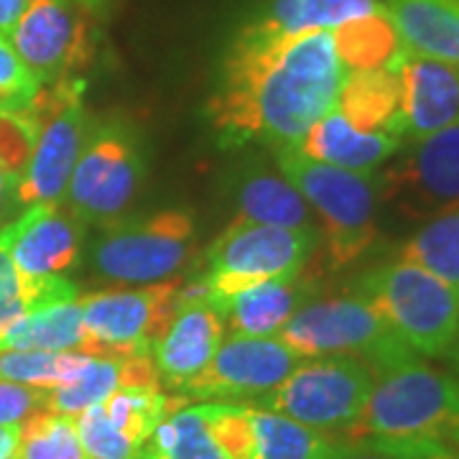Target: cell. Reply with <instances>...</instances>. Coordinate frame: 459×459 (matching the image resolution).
Listing matches in <instances>:
<instances>
[{"mask_svg": "<svg viewBox=\"0 0 459 459\" xmlns=\"http://www.w3.org/2000/svg\"><path fill=\"white\" fill-rule=\"evenodd\" d=\"M314 276L309 271L294 279L263 281L247 286L238 294L214 299L212 304L220 309L225 325L232 334H250V337H271L294 316L312 294Z\"/></svg>", "mask_w": 459, "mask_h": 459, "instance_id": "18", "label": "cell"}, {"mask_svg": "<svg viewBox=\"0 0 459 459\" xmlns=\"http://www.w3.org/2000/svg\"><path fill=\"white\" fill-rule=\"evenodd\" d=\"M74 421L87 459H133L138 455V446L115 427L102 403L84 409Z\"/></svg>", "mask_w": 459, "mask_h": 459, "instance_id": "36", "label": "cell"}, {"mask_svg": "<svg viewBox=\"0 0 459 459\" xmlns=\"http://www.w3.org/2000/svg\"><path fill=\"white\" fill-rule=\"evenodd\" d=\"M238 204L243 220L291 230H316L307 199L291 181L273 174H253L240 184Z\"/></svg>", "mask_w": 459, "mask_h": 459, "instance_id": "25", "label": "cell"}, {"mask_svg": "<svg viewBox=\"0 0 459 459\" xmlns=\"http://www.w3.org/2000/svg\"><path fill=\"white\" fill-rule=\"evenodd\" d=\"M337 110L365 133L401 135V77L395 66L344 72Z\"/></svg>", "mask_w": 459, "mask_h": 459, "instance_id": "21", "label": "cell"}, {"mask_svg": "<svg viewBox=\"0 0 459 459\" xmlns=\"http://www.w3.org/2000/svg\"><path fill=\"white\" fill-rule=\"evenodd\" d=\"M186 401L189 398H184L181 394L169 395L151 388H117L108 401H102V406L115 427L141 449L153 434V429L171 413L184 409Z\"/></svg>", "mask_w": 459, "mask_h": 459, "instance_id": "29", "label": "cell"}, {"mask_svg": "<svg viewBox=\"0 0 459 459\" xmlns=\"http://www.w3.org/2000/svg\"><path fill=\"white\" fill-rule=\"evenodd\" d=\"M0 240L26 279L65 276L82 255L84 222L59 202H41L0 230Z\"/></svg>", "mask_w": 459, "mask_h": 459, "instance_id": "15", "label": "cell"}, {"mask_svg": "<svg viewBox=\"0 0 459 459\" xmlns=\"http://www.w3.org/2000/svg\"><path fill=\"white\" fill-rule=\"evenodd\" d=\"M16 459H87L74 416L39 411L21 424Z\"/></svg>", "mask_w": 459, "mask_h": 459, "instance_id": "32", "label": "cell"}, {"mask_svg": "<svg viewBox=\"0 0 459 459\" xmlns=\"http://www.w3.org/2000/svg\"><path fill=\"white\" fill-rule=\"evenodd\" d=\"M39 411H49V391L0 380V427L23 424Z\"/></svg>", "mask_w": 459, "mask_h": 459, "instance_id": "38", "label": "cell"}, {"mask_svg": "<svg viewBox=\"0 0 459 459\" xmlns=\"http://www.w3.org/2000/svg\"><path fill=\"white\" fill-rule=\"evenodd\" d=\"M84 322L80 301H65L33 309L21 316L0 340V350H49L82 352Z\"/></svg>", "mask_w": 459, "mask_h": 459, "instance_id": "24", "label": "cell"}, {"mask_svg": "<svg viewBox=\"0 0 459 459\" xmlns=\"http://www.w3.org/2000/svg\"><path fill=\"white\" fill-rule=\"evenodd\" d=\"M181 276L143 289L98 291L80 301L84 322V355L135 358L151 355L156 340L177 312Z\"/></svg>", "mask_w": 459, "mask_h": 459, "instance_id": "11", "label": "cell"}, {"mask_svg": "<svg viewBox=\"0 0 459 459\" xmlns=\"http://www.w3.org/2000/svg\"><path fill=\"white\" fill-rule=\"evenodd\" d=\"M373 383L376 373L358 358L322 355L299 362L279 388L255 401V409L289 416L316 431H347L360 419Z\"/></svg>", "mask_w": 459, "mask_h": 459, "instance_id": "8", "label": "cell"}, {"mask_svg": "<svg viewBox=\"0 0 459 459\" xmlns=\"http://www.w3.org/2000/svg\"><path fill=\"white\" fill-rule=\"evenodd\" d=\"M283 179L307 199L319 222L327 271H342L376 246L380 181L373 171H347L314 161L296 146L276 148Z\"/></svg>", "mask_w": 459, "mask_h": 459, "instance_id": "3", "label": "cell"}, {"mask_svg": "<svg viewBox=\"0 0 459 459\" xmlns=\"http://www.w3.org/2000/svg\"><path fill=\"white\" fill-rule=\"evenodd\" d=\"M340 459H406L391 455V452H383V449H373V446H350Z\"/></svg>", "mask_w": 459, "mask_h": 459, "instance_id": "42", "label": "cell"}, {"mask_svg": "<svg viewBox=\"0 0 459 459\" xmlns=\"http://www.w3.org/2000/svg\"><path fill=\"white\" fill-rule=\"evenodd\" d=\"M459 434V380L419 360L380 373L360 419L340 442H455Z\"/></svg>", "mask_w": 459, "mask_h": 459, "instance_id": "2", "label": "cell"}, {"mask_svg": "<svg viewBox=\"0 0 459 459\" xmlns=\"http://www.w3.org/2000/svg\"><path fill=\"white\" fill-rule=\"evenodd\" d=\"M195 220L189 212L166 210L143 220H117L90 243L92 273L113 283H159L177 279L192 258Z\"/></svg>", "mask_w": 459, "mask_h": 459, "instance_id": "7", "label": "cell"}, {"mask_svg": "<svg viewBox=\"0 0 459 459\" xmlns=\"http://www.w3.org/2000/svg\"><path fill=\"white\" fill-rule=\"evenodd\" d=\"M401 77V135L419 141L459 117L457 66L403 51L395 62Z\"/></svg>", "mask_w": 459, "mask_h": 459, "instance_id": "17", "label": "cell"}, {"mask_svg": "<svg viewBox=\"0 0 459 459\" xmlns=\"http://www.w3.org/2000/svg\"><path fill=\"white\" fill-rule=\"evenodd\" d=\"M21 442V424L0 427V459H16Z\"/></svg>", "mask_w": 459, "mask_h": 459, "instance_id": "41", "label": "cell"}, {"mask_svg": "<svg viewBox=\"0 0 459 459\" xmlns=\"http://www.w3.org/2000/svg\"><path fill=\"white\" fill-rule=\"evenodd\" d=\"M319 246L316 230L276 228L235 217L204 250L195 279L207 286L214 301L263 281L294 279L307 271Z\"/></svg>", "mask_w": 459, "mask_h": 459, "instance_id": "5", "label": "cell"}, {"mask_svg": "<svg viewBox=\"0 0 459 459\" xmlns=\"http://www.w3.org/2000/svg\"><path fill=\"white\" fill-rule=\"evenodd\" d=\"M253 424L258 442L255 459H340L350 449L327 431L304 427L273 411L253 409Z\"/></svg>", "mask_w": 459, "mask_h": 459, "instance_id": "26", "label": "cell"}, {"mask_svg": "<svg viewBox=\"0 0 459 459\" xmlns=\"http://www.w3.org/2000/svg\"><path fill=\"white\" fill-rule=\"evenodd\" d=\"M401 261L424 268L459 291V210L429 220L403 243Z\"/></svg>", "mask_w": 459, "mask_h": 459, "instance_id": "30", "label": "cell"}, {"mask_svg": "<svg viewBox=\"0 0 459 459\" xmlns=\"http://www.w3.org/2000/svg\"><path fill=\"white\" fill-rule=\"evenodd\" d=\"M281 342L301 358L347 355L358 358L380 376L395 365L416 360V352L403 342L383 316L360 296H337L307 301L279 329Z\"/></svg>", "mask_w": 459, "mask_h": 459, "instance_id": "6", "label": "cell"}, {"mask_svg": "<svg viewBox=\"0 0 459 459\" xmlns=\"http://www.w3.org/2000/svg\"><path fill=\"white\" fill-rule=\"evenodd\" d=\"M29 0H0V33H11L23 16Z\"/></svg>", "mask_w": 459, "mask_h": 459, "instance_id": "40", "label": "cell"}, {"mask_svg": "<svg viewBox=\"0 0 459 459\" xmlns=\"http://www.w3.org/2000/svg\"><path fill=\"white\" fill-rule=\"evenodd\" d=\"M385 11L380 0H271L247 26L265 36L332 31L344 21Z\"/></svg>", "mask_w": 459, "mask_h": 459, "instance_id": "22", "label": "cell"}, {"mask_svg": "<svg viewBox=\"0 0 459 459\" xmlns=\"http://www.w3.org/2000/svg\"><path fill=\"white\" fill-rule=\"evenodd\" d=\"M146 177L143 151L126 126L92 131L66 184V207L84 225L108 228L128 212Z\"/></svg>", "mask_w": 459, "mask_h": 459, "instance_id": "10", "label": "cell"}, {"mask_svg": "<svg viewBox=\"0 0 459 459\" xmlns=\"http://www.w3.org/2000/svg\"><path fill=\"white\" fill-rule=\"evenodd\" d=\"M84 82L80 77L62 80L47 90H39L29 110L39 123V141L31 164L13 195L23 204L59 202L66 192L69 177L92 135V123L82 105Z\"/></svg>", "mask_w": 459, "mask_h": 459, "instance_id": "9", "label": "cell"}, {"mask_svg": "<svg viewBox=\"0 0 459 459\" xmlns=\"http://www.w3.org/2000/svg\"><path fill=\"white\" fill-rule=\"evenodd\" d=\"M403 49L459 66V0H383Z\"/></svg>", "mask_w": 459, "mask_h": 459, "instance_id": "20", "label": "cell"}, {"mask_svg": "<svg viewBox=\"0 0 459 459\" xmlns=\"http://www.w3.org/2000/svg\"><path fill=\"white\" fill-rule=\"evenodd\" d=\"M133 459H225L204 424V406H184L164 419Z\"/></svg>", "mask_w": 459, "mask_h": 459, "instance_id": "28", "label": "cell"}, {"mask_svg": "<svg viewBox=\"0 0 459 459\" xmlns=\"http://www.w3.org/2000/svg\"><path fill=\"white\" fill-rule=\"evenodd\" d=\"M123 358H90L84 370L65 385L47 388L49 411L65 416H80L84 409L108 401L120 388Z\"/></svg>", "mask_w": 459, "mask_h": 459, "instance_id": "33", "label": "cell"}, {"mask_svg": "<svg viewBox=\"0 0 459 459\" xmlns=\"http://www.w3.org/2000/svg\"><path fill=\"white\" fill-rule=\"evenodd\" d=\"M352 446H373L406 459H459L455 442H358Z\"/></svg>", "mask_w": 459, "mask_h": 459, "instance_id": "39", "label": "cell"}, {"mask_svg": "<svg viewBox=\"0 0 459 459\" xmlns=\"http://www.w3.org/2000/svg\"><path fill=\"white\" fill-rule=\"evenodd\" d=\"M342 80L332 31L265 36L246 26L210 100L220 146H299L314 123L337 108Z\"/></svg>", "mask_w": 459, "mask_h": 459, "instance_id": "1", "label": "cell"}, {"mask_svg": "<svg viewBox=\"0 0 459 459\" xmlns=\"http://www.w3.org/2000/svg\"><path fill=\"white\" fill-rule=\"evenodd\" d=\"M352 294L376 309L416 355H449L459 337V291L409 261L365 271Z\"/></svg>", "mask_w": 459, "mask_h": 459, "instance_id": "4", "label": "cell"}, {"mask_svg": "<svg viewBox=\"0 0 459 459\" xmlns=\"http://www.w3.org/2000/svg\"><path fill=\"white\" fill-rule=\"evenodd\" d=\"M455 444H459V434H457V439H455Z\"/></svg>", "mask_w": 459, "mask_h": 459, "instance_id": "45", "label": "cell"}, {"mask_svg": "<svg viewBox=\"0 0 459 459\" xmlns=\"http://www.w3.org/2000/svg\"><path fill=\"white\" fill-rule=\"evenodd\" d=\"M8 184H11V181H8V177H5V174L0 171V212H3V204H5V195H8ZM11 186H13V184H11Z\"/></svg>", "mask_w": 459, "mask_h": 459, "instance_id": "43", "label": "cell"}, {"mask_svg": "<svg viewBox=\"0 0 459 459\" xmlns=\"http://www.w3.org/2000/svg\"><path fill=\"white\" fill-rule=\"evenodd\" d=\"M225 340V319L212 301L179 304L169 327L156 340L151 358L159 370L161 385L181 391L197 377Z\"/></svg>", "mask_w": 459, "mask_h": 459, "instance_id": "16", "label": "cell"}, {"mask_svg": "<svg viewBox=\"0 0 459 459\" xmlns=\"http://www.w3.org/2000/svg\"><path fill=\"white\" fill-rule=\"evenodd\" d=\"M39 141V123L29 108H0V171L8 181L23 179Z\"/></svg>", "mask_w": 459, "mask_h": 459, "instance_id": "35", "label": "cell"}, {"mask_svg": "<svg viewBox=\"0 0 459 459\" xmlns=\"http://www.w3.org/2000/svg\"><path fill=\"white\" fill-rule=\"evenodd\" d=\"M449 355H452V358H455V362L459 365V337H457V342H455V347L449 350Z\"/></svg>", "mask_w": 459, "mask_h": 459, "instance_id": "44", "label": "cell"}, {"mask_svg": "<svg viewBox=\"0 0 459 459\" xmlns=\"http://www.w3.org/2000/svg\"><path fill=\"white\" fill-rule=\"evenodd\" d=\"M77 286L65 276L49 279H26L16 268L5 243L0 240V340L16 325L21 316L33 309L77 301Z\"/></svg>", "mask_w": 459, "mask_h": 459, "instance_id": "27", "label": "cell"}, {"mask_svg": "<svg viewBox=\"0 0 459 459\" xmlns=\"http://www.w3.org/2000/svg\"><path fill=\"white\" fill-rule=\"evenodd\" d=\"M39 90L36 74L23 65L5 33H0V108H29Z\"/></svg>", "mask_w": 459, "mask_h": 459, "instance_id": "37", "label": "cell"}, {"mask_svg": "<svg viewBox=\"0 0 459 459\" xmlns=\"http://www.w3.org/2000/svg\"><path fill=\"white\" fill-rule=\"evenodd\" d=\"M304 360L289 344L276 337H250L232 334L222 340L210 365L192 377L179 394L184 398L202 401H258L273 388H279L286 377Z\"/></svg>", "mask_w": 459, "mask_h": 459, "instance_id": "14", "label": "cell"}, {"mask_svg": "<svg viewBox=\"0 0 459 459\" xmlns=\"http://www.w3.org/2000/svg\"><path fill=\"white\" fill-rule=\"evenodd\" d=\"M380 202L403 222H429L459 210V117L411 141L380 177Z\"/></svg>", "mask_w": 459, "mask_h": 459, "instance_id": "12", "label": "cell"}, {"mask_svg": "<svg viewBox=\"0 0 459 459\" xmlns=\"http://www.w3.org/2000/svg\"><path fill=\"white\" fill-rule=\"evenodd\" d=\"M204 406V424L217 444L220 455L225 459H255L258 457V442H255V424H253V409L225 403V401H210Z\"/></svg>", "mask_w": 459, "mask_h": 459, "instance_id": "34", "label": "cell"}, {"mask_svg": "<svg viewBox=\"0 0 459 459\" xmlns=\"http://www.w3.org/2000/svg\"><path fill=\"white\" fill-rule=\"evenodd\" d=\"M87 362L90 355L84 352L0 350V377L33 388H56L80 376Z\"/></svg>", "mask_w": 459, "mask_h": 459, "instance_id": "31", "label": "cell"}, {"mask_svg": "<svg viewBox=\"0 0 459 459\" xmlns=\"http://www.w3.org/2000/svg\"><path fill=\"white\" fill-rule=\"evenodd\" d=\"M403 146V138L391 133L358 131L337 108L314 123L301 138L299 151L314 161L347 169V171H373Z\"/></svg>", "mask_w": 459, "mask_h": 459, "instance_id": "19", "label": "cell"}, {"mask_svg": "<svg viewBox=\"0 0 459 459\" xmlns=\"http://www.w3.org/2000/svg\"><path fill=\"white\" fill-rule=\"evenodd\" d=\"M11 44L41 84L72 80L95 56L92 0H29Z\"/></svg>", "mask_w": 459, "mask_h": 459, "instance_id": "13", "label": "cell"}, {"mask_svg": "<svg viewBox=\"0 0 459 459\" xmlns=\"http://www.w3.org/2000/svg\"><path fill=\"white\" fill-rule=\"evenodd\" d=\"M332 41L344 72L395 66L406 51L385 11L344 21L337 29H332Z\"/></svg>", "mask_w": 459, "mask_h": 459, "instance_id": "23", "label": "cell"}]
</instances>
